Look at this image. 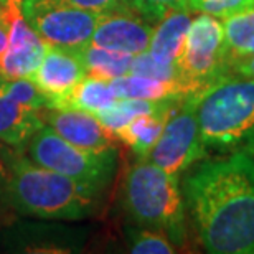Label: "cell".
I'll use <instances>...</instances> for the list:
<instances>
[{
	"label": "cell",
	"mask_w": 254,
	"mask_h": 254,
	"mask_svg": "<svg viewBox=\"0 0 254 254\" xmlns=\"http://www.w3.org/2000/svg\"><path fill=\"white\" fill-rule=\"evenodd\" d=\"M7 2H10V0H0V8H2V7H3V5H5V3H7Z\"/></svg>",
	"instance_id": "cell-30"
},
{
	"label": "cell",
	"mask_w": 254,
	"mask_h": 254,
	"mask_svg": "<svg viewBox=\"0 0 254 254\" xmlns=\"http://www.w3.org/2000/svg\"><path fill=\"white\" fill-rule=\"evenodd\" d=\"M129 74L147 76V78L165 79V81L180 79L179 66L177 64H164V63L155 62V60L152 58L147 52L132 57Z\"/></svg>",
	"instance_id": "cell-24"
},
{
	"label": "cell",
	"mask_w": 254,
	"mask_h": 254,
	"mask_svg": "<svg viewBox=\"0 0 254 254\" xmlns=\"http://www.w3.org/2000/svg\"><path fill=\"white\" fill-rule=\"evenodd\" d=\"M189 8L191 12L206 13L223 20L253 10L254 0H189Z\"/></svg>",
	"instance_id": "cell-23"
},
{
	"label": "cell",
	"mask_w": 254,
	"mask_h": 254,
	"mask_svg": "<svg viewBox=\"0 0 254 254\" xmlns=\"http://www.w3.org/2000/svg\"><path fill=\"white\" fill-rule=\"evenodd\" d=\"M185 208L211 254H254V159L243 150L203 162L184 182Z\"/></svg>",
	"instance_id": "cell-1"
},
{
	"label": "cell",
	"mask_w": 254,
	"mask_h": 254,
	"mask_svg": "<svg viewBox=\"0 0 254 254\" xmlns=\"http://www.w3.org/2000/svg\"><path fill=\"white\" fill-rule=\"evenodd\" d=\"M0 86L10 98H13L15 101H18V103L28 106V108L35 111L48 108L47 96L38 89V86L30 78H0Z\"/></svg>",
	"instance_id": "cell-22"
},
{
	"label": "cell",
	"mask_w": 254,
	"mask_h": 254,
	"mask_svg": "<svg viewBox=\"0 0 254 254\" xmlns=\"http://www.w3.org/2000/svg\"><path fill=\"white\" fill-rule=\"evenodd\" d=\"M123 205L134 225L165 233L175 246L185 245V200L179 175L137 159L126 172Z\"/></svg>",
	"instance_id": "cell-4"
},
{
	"label": "cell",
	"mask_w": 254,
	"mask_h": 254,
	"mask_svg": "<svg viewBox=\"0 0 254 254\" xmlns=\"http://www.w3.org/2000/svg\"><path fill=\"white\" fill-rule=\"evenodd\" d=\"M83 78H86V69L78 52L47 47L42 63L30 79L47 96L48 108L58 109L63 99Z\"/></svg>",
	"instance_id": "cell-11"
},
{
	"label": "cell",
	"mask_w": 254,
	"mask_h": 254,
	"mask_svg": "<svg viewBox=\"0 0 254 254\" xmlns=\"http://www.w3.org/2000/svg\"><path fill=\"white\" fill-rule=\"evenodd\" d=\"M180 81L190 94H196L228 74L223 23L216 17L200 13L191 20L179 60Z\"/></svg>",
	"instance_id": "cell-6"
},
{
	"label": "cell",
	"mask_w": 254,
	"mask_h": 254,
	"mask_svg": "<svg viewBox=\"0 0 254 254\" xmlns=\"http://www.w3.org/2000/svg\"><path fill=\"white\" fill-rule=\"evenodd\" d=\"M129 251L134 254H172L177 251L170 238L159 230L145 226H130L126 230Z\"/></svg>",
	"instance_id": "cell-21"
},
{
	"label": "cell",
	"mask_w": 254,
	"mask_h": 254,
	"mask_svg": "<svg viewBox=\"0 0 254 254\" xmlns=\"http://www.w3.org/2000/svg\"><path fill=\"white\" fill-rule=\"evenodd\" d=\"M191 20V10L189 8L172 10L162 17L154 27L147 53L159 63L177 64Z\"/></svg>",
	"instance_id": "cell-13"
},
{
	"label": "cell",
	"mask_w": 254,
	"mask_h": 254,
	"mask_svg": "<svg viewBox=\"0 0 254 254\" xmlns=\"http://www.w3.org/2000/svg\"><path fill=\"white\" fill-rule=\"evenodd\" d=\"M7 28V53L0 64V78H32L42 63L48 45L33 32L20 12V0H10L0 8Z\"/></svg>",
	"instance_id": "cell-9"
},
{
	"label": "cell",
	"mask_w": 254,
	"mask_h": 254,
	"mask_svg": "<svg viewBox=\"0 0 254 254\" xmlns=\"http://www.w3.org/2000/svg\"><path fill=\"white\" fill-rule=\"evenodd\" d=\"M7 43H8L7 28H5V23L2 22V18H0V64L3 62L5 53H7Z\"/></svg>",
	"instance_id": "cell-29"
},
{
	"label": "cell",
	"mask_w": 254,
	"mask_h": 254,
	"mask_svg": "<svg viewBox=\"0 0 254 254\" xmlns=\"http://www.w3.org/2000/svg\"><path fill=\"white\" fill-rule=\"evenodd\" d=\"M127 3L150 23H157L172 10L189 8V0H127Z\"/></svg>",
	"instance_id": "cell-25"
},
{
	"label": "cell",
	"mask_w": 254,
	"mask_h": 254,
	"mask_svg": "<svg viewBox=\"0 0 254 254\" xmlns=\"http://www.w3.org/2000/svg\"><path fill=\"white\" fill-rule=\"evenodd\" d=\"M111 84H113V89L118 98L162 101L190 96V91L180 79L165 81L147 78V76L124 74L121 78L113 79Z\"/></svg>",
	"instance_id": "cell-15"
},
{
	"label": "cell",
	"mask_w": 254,
	"mask_h": 254,
	"mask_svg": "<svg viewBox=\"0 0 254 254\" xmlns=\"http://www.w3.org/2000/svg\"><path fill=\"white\" fill-rule=\"evenodd\" d=\"M104 189L83 184L35 164L10 159L8 196L13 211L42 220H83L99 208Z\"/></svg>",
	"instance_id": "cell-2"
},
{
	"label": "cell",
	"mask_w": 254,
	"mask_h": 254,
	"mask_svg": "<svg viewBox=\"0 0 254 254\" xmlns=\"http://www.w3.org/2000/svg\"><path fill=\"white\" fill-rule=\"evenodd\" d=\"M66 2L73 3L79 8L94 12V13H106V12L118 10V8L129 7L127 0H66Z\"/></svg>",
	"instance_id": "cell-27"
},
{
	"label": "cell",
	"mask_w": 254,
	"mask_h": 254,
	"mask_svg": "<svg viewBox=\"0 0 254 254\" xmlns=\"http://www.w3.org/2000/svg\"><path fill=\"white\" fill-rule=\"evenodd\" d=\"M118 99L111 81L86 76L63 99L58 109H81L91 114H98L111 108Z\"/></svg>",
	"instance_id": "cell-18"
},
{
	"label": "cell",
	"mask_w": 254,
	"mask_h": 254,
	"mask_svg": "<svg viewBox=\"0 0 254 254\" xmlns=\"http://www.w3.org/2000/svg\"><path fill=\"white\" fill-rule=\"evenodd\" d=\"M196 119L195 94L182 98L167 119L164 130L145 160L169 174L180 175L206 155Z\"/></svg>",
	"instance_id": "cell-8"
},
{
	"label": "cell",
	"mask_w": 254,
	"mask_h": 254,
	"mask_svg": "<svg viewBox=\"0 0 254 254\" xmlns=\"http://www.w3.org/2000/svg\"><path fill=\"white\" fill-rule=\"evenodd\" d=\"M43 124L40 111L10 98L0 86V142L23 147Z\"/></svg>",
	"instance_id": "cell-14"
},
{
	"label": "cell",
	"mask_w": 254,
	"mask_h": 254,
	"mask_svg": "<svg viewBox=\"0 0 254 254\" xmlns=\"http://www.w3.org/2000/svg\"><path fill=\"white\" fill-rule=\"evenodd\" d=\"M20 12L48 47L74 52L91 42L101 15L66 0H20Z\"/></svg>",
	"instance_id": "cell-7"
},
{
	"label": "cell",
	"mask_w": 254,
	"mask_h": 254,
	"mask_svg": "<svg viewBox=\"0 0 254 254\" xmlns=\"http://www.w3.org/2000/svg\"><path fill=\"white\" fill-rule=\"evenodd\" d=\"M27 157L45 169L101 189L111 184L118 164L116 147L99 152L81 149L60 137L47 124L40 127L28 140Z\"/></svg>",
	"instance_id": "cell-5"
},
{
	"label": "cell",
	"mask_w": 254,
	"mask_h": 254,
	"mask_svg": "<svg viewBox=\"0 0 254 254\" xmlns=\"http://www.w3.org/2000/svg\"><path fill=\"white\" fill-rule=\"evenodd\" d=\"M43 123L50 126L60 137L69 144L86 150H108L113 149L116 139L104 129L96 114L81 109H50L40 111Z\"/></svg>",
	"instance_id": "cell-12"
},
{
	"label": "cell",
	"mask_w": 254,
	"mask_h": 254,
	"mask_svg": "<svg viewBox=\"0 0 254 254\" xmlns=\"http://www.w3.org/2000/svg\"><path fill=\"white\" fill-rule=\"evenodd\" d=\"M182 98L175 99H162V101H149V99H130V98H119L111 108L101 111L96 114L99 123L104 126V129L116 135V132L127 126L132 119L142 114H155L164 113L172 109ZM116 139V137H114Z\"/></svg>",
	"instance_id": "cell-17"
},
{
	"label": "cell",
	"mask_w": 254,
	"mask_h": 254,
	"mask_svg": "<svg viewBox=\"0 0 254 254\" xmlns=\"http://www.w3.org/2000/svg\"><path fill=\"white\" fill-rule=\"evenodd\" d=\"M206 149L236 152L254 142V78L228 73L195 94Z\"/></svg>",
	"instance_id": "cell-3"
},
{
	"label": "cell",
	"mask_w": 254,
	"mask_h": 254,
	"mask_svg": "<svg viewBox=\"0 0 254 254\" xmlns=\"http://www.w3.org/2000/svg\"><path fill=\"white\" fill-rule=\"evenodd\" d=\"M78 55L84 64L86 76L113 81L124 74H129L132 55L114 52V50L108 48H99L91 43L78 50Z\"/></svg>",
	"instance_id": "cell-19"
},
{
	"label": "cell",
	"mask_w": 254,
	"mask_h": 254,
	"mask_svg": "<svg viewBox=\"0 0 254 254\" xmlns=\"http://www.w3.org/2000/svg\"><path fill=\"white\" fill-rule=\"evenodd\" d=\"M152 32L154 23L130 7H124L99 15L89 43L135 57L149 50Z\"/></svg>",
	"instance_id": "cell-10"
},
{
	"label": "cell",
	"mask_w": 254,
	"mask_h": 254,
	"mask_svg": "<svg viewBox=\"0 0 254 254\" xmlns=\"http://www.w3.org/2000/svg\"><path fill=\"white\" fill-rule=\"evenodd\" d=\"M228 73L254 78V53L245 55V57L233 60V62L230 63V69H228Z\"/></svg>",
	"instance_id": "cell-28"
},
{
	"label": "cell",
	"mask_w": 254,
	"mask_h": 254,
	"mask_svg": "<svg viewBox=\"0 0 254 254\" xmlns=\"http://www.w3.org/2000/svg\"><path fill=\"white\" fill-rule=\"evenodd\" d=\"M221 23L223 33H225L228 69H230V63L235 58L241 57L248 48V45L254 40V8L223 18Z\"/></svg>",
	"instance_id": "cell-20"
},
{
	"label": "cell",
	"mask_w": 254,
	"mask_h": 254,
	"mask_svg": "<svg viewBox=\"0 0 254 254\" xmlns=\"http://www.w3.org/2000/svg\"><path fill=\"white\" fill-rule=\"evenodd\" d=\"M0 154H2V150H0ZM5 155H0V221L5 220L8 210H13L12 205H10V196H8L10 160L7 164V157Z\"/></svg>",
	"instance_id": "cell-26"
},
{
	"label": "cell",
	"mask_w": 254,
	"mask_h": 254,
	"mask_svg": "<svg viewBox=\"0 0 254 254\" xmlns=\"http://www.w3.org/2000/svg\"><path fill=\"white\" fill-rule=\"evenodd\" d=\"M172 109L164 111V113L137 116L129 124L124 126L123 129L116 132V140L123 142V144L129 147L137 155V159H145L147 154L152 150V147L159 140Z\"/></svg>",
	"instance_id": "cell-16"
}]
</instances>
